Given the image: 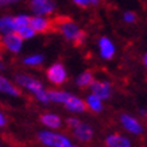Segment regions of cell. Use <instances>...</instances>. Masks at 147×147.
Segmentation results:
<instances>
[{
	"instance_id": "13",
	"label": "cell",
	"mask_w": 147,
	"mask_h": 147,
	"mask_svg": "<svg viewBox=\"0 0 147 147\" xmlns=\"http://www.w3.org/2000/svg\"><path fill=\"white\" fill-rule=\"evenodd\" d=\"M100 51L104 58H111L115 53V47L111 43V40L108 38H101L100 39Z\"/></svg>"
},
{
	"instance_id": "2",
	"label": "cell",
	"mask_w": 147,
	"mask_h": 147,
	"mask_svg": "<svg viewBox=\"0 0 147 147\" xmlns=\"http://www.w3.org/2000/svg\"><path fill=\"white\" fill-rule=\"evenodd\" d=\"M39 140L46 146L50 147H74L70 143V140H67L65 136L58 134H53V132H47V131H42L39 132Z\"/></svg>"
},
{
	"instance_id": "11",
	"label": "cell",
	"mask_w": 147,
	"mask_h": 147,
	"mask_svg": "<svg viewBox=\"0 0 147 147\" xmlns=\"http://www.w3.org/2000/svg\"><path fill=\"white\" fill-rule=\"evenodd\" d=\"M121 121H123L124 127L129 132H132V134H140L142 132V127L138 123V120L134 119V117H131L128 115H123L121 116Z\"/></svg>"
},
{
	"instance_id": "19",
	"label": "cell",
	"mask_w": 147,
	"mask_h": 147,
	"mask_svg": "<svg viewBox=\"0 0 147 147\" xmlns=\"http://www.w3.org/2000/svg\"><path fill=\"white\" fill-rule=\"evenodd\" d=\"M88 107H89L92 111H94V112H100L102 109L101 100L92 94V96H89V97H88Z\"/></svg>"
},
{
	"instance_id": "3",
	"label": "cell",
	"mask_w": 147,
	"mask_h": 147,
	"mask_svg": "<svg viewBox=\"0 0 147 147\" xmlns=\"http://www.w3.org/2000/svg\"><path fill=\"white\" fill-rule=\"evenodd\" d=\"M47 77L54 84H62L65 78H66V71H65V69H63L61 63H54L47 70Z\"/></svg>"
},
{
	"instance_id": "27",
	"label": "cell",
	"mask_w": 147,
	"mask_h": 147,
	"mask_svg": "<svg viewBox=\"0 0 147 147\" xmlns=\"http://www.w3.org/2000/svg\"><path fill=\"white\" fill-rule=\"evenodd\" d=\"M144 63H146V65H147V54H146V55H144Z\"/></svg>"
},
{
	"instance_id": "18",
	"label": "cell",
	"mask_w": 147,
	"mask_h": 147,
	"mask_svg": "<svg viewBox=\"0 0 147 147\" xmlns=\"http://www.w3.org/2000/svg\"><path fill=\"white\" fill-rule=\"evenodd\" d=\"M93 82V74L90 73V71H85L82 73L78 78H77V85L81 86V88H85V86H88Z\"/></svg>"
},
{
	"instance_id": "8",
	"label": "cell",
	"mask_w": 147,
	"mask_h": 147,
	"mask_svg": "<svg viewBox=\"0 0 147 147\" xmlns=\"http://www.w3.org/2000/svg\"><path fill=\"white\" fill-rule=\"evenodd\" d=\"M28 26L31 27L35 32H46L51 28V22H49L47 19L35 16V18H30V24Z\"/></svg>"
},
{
	"instance_id": "10",
	"label": "cell",
	"mask_w": 147,
	"mask_h": 147,
	"mask_svg": "<svg viewBox=\"0 0 147 147\" xmlns=\"http://www.w3.org/2000/svg\"><path fill=\"white\" fill-rule=\"evenodd\" d=\"M105 146L107 147H131L129 140L121 135H109L105 139Z\"/></svg>"
},
{
	"instance_id": "7",
	"label": "cell",
	"mask_w": 147,
	"mask_h": 147,
	"mask_svg": "<svg viewBox=\"0 0 147 147\" xmlns=\"http://www.w3.org/2000/svg\"><path fill=\"white\" fill-rule=\"evenodd\" d=\"M92 90H93V96H96L97 98H108L111 94V89L109 85L107 82H100V81H93L92 82Z\"/></svg>"
},
{
	"instance_id": "9",
	"label": "cell",
	"mask_w": 147,
	"mask_h": 147,
	"mask_svg": "<svg viewBox=\"0 0 147 147\" xmlns=\"http://www.w3.org/2000/svg\"><path fill=\"white\" fill-rule=\"evenodd\" d=\"M73 131H74V134H76L77 138L80 139V140H82V142H88V140H90L92 136H93L92 128H90L89 125L82 124V123H80Z\"/></svg>"
},
{
	"instance_id": "26",
	"label": "cell",
	"mask_w": 147,
	"mask_h": 147,
	"mask_svg": "<svg viewBox=\"0 0 147 147\" xmlns=\"http://www.w3.org/2000/svg\"><path fill=\"white\" fill-rule=\"evenodd\" d=\"M4 124H5V117L0 113V127H3Z\"/></svg>"
},
{
	"instance_id": "21",
	"label": "cell",
	"mask_w": 147,
	"mask_h": 147,
	"mask_svg": "<svg viewBox=\"0 0 147 147\" xmlns=\"http://www.w3.org/2000/svg\"><path fill=\"white\" fill-rule=\"evenodd\" d=\"M16 34H18L22 39H28V38H32L34 36V34H35V31L32 30L30 26H27V27H22V28H18L16 30Z\"/></svg>"
},
{
	"instance_id": "15",
	"label": "cell",
	"mask_w": 147,
	"mask_h": 147,
	"mask_svg": "<svg viewBox=\"0 0 147 147\" xmlns=\"http://www.w3.org/2000/svg\"><path fill=\"white\" fill-rule=\"evenodd\" d=\"M0 90L5 92V93H8V94H12V96H19L20 94V92L7 78H4V77H1V76H0Z\"/></svg>"
},
{
	"instance_id": "20",
	"label": "cell",
	"mask_w": 147,
	"mask_h": 147,
	"mask_svg": "<svg viewBox=\"0 0 147 147\" xmlns=\"http://www.w3.org/2000/svg\"><path fill=\"white\" fill-rule=\"evenodd\" d=\"M13 24L15 28H22V27H27L30 24V18L27 15H18L16 18H13Z\"/></svg>"
},
{
	"instance_id": "29",
	"label": "cell",
	"mask_w": 147,
	"mask_h": 147,
	"mask_svg": "<svg viewBox=\"0 0 147 147\" xmlns=\"http://www.w3.org/2000/svg\"><path fill=\"white\" fill-rule=\"evenodd\" d=\"M0 67H1V63H0Z\"/></svg>"
},
{
	"instance_id": "22",
	"label": "cell",
	"mask_w": 147,
	"mask_h": 147,
	"mask_svg": "<svg viewBox=\"0 0 147 147\" xmlns=\"http://www.w3.org/2000/svg\"><path fill=\"white\" fill-rule=\"evenodd\" d=\"M42 61H43L42 55H31V57H27L24 59V63L26 65H39Z\"/></svg>"
},
{
	"instance_id": "1",
	"label": "cell",
	"mask_w": 147,
	"mask_h": 147,
	"mask_svg": "<svg viewBox=\"0 0 147 147\" xmlns=\"http://www.w3.org/2000/svg\"><path fill=\"white\" fill-rule=\"evenodd\" d=\"M53 26H57L58 30L66 36V39L71 40L76 46H80L85 39V32L81 31L77 27V24L69 18H58L55 20V24L51 23Z\"/></svg>"
},
{
	"instance_id": "28",
	"label": "cell",
	"mask_w": 147,
	"mask_h": 147,
	"mask_svg": "<svg viewBox=\"0 0 147 147\" xmlns=\"http://www.w3.org/2000/svg\"><path fill=\"white\" fill-rule=\"evenodd\" d=\"M0 50H1V40H0Z\"/></svg>"
},
{
	"instance_id": "23",
	"label": "cell",
	"mask_w": 147,
	"mask_h": 147,
	"mask_svg": "<svg viewBox=\"0 0 147 147\" xmlns=\"http://www.w3.org/2000/svg\"><path fill=\"white\" fill-rule=\"evenodd\" d=\"M80 123H81V121L77 120V119H71V117H70V119H67V124H69V127H71L73 129L76 128V127L80 124Z\"/></svg>"
},
{
	"instance_id": "5",
	"label": "cell",
	"mask_w": 147,
	"mask_h": 147,
	"mask_svg": "<svg viewBox=\"0 0 147 147\" xmlns=\"http://www.w3.org/2000/svg\"><path fill=\"white\" fill-rule=\"evenodd\" d=\"M16 81H18L22 86H24V88H27V89H30L35 94H38L39 92L43 90L42 84H40L39 81H36L35 78H31V77H28V76H16Z\"/></svg>"
},
{
	"instance_id": "14",
	"label": "cell",
	"mask_w": 147,
	"mask_h": 147,
	"mask_svg": "<svg viewBox=\"0 0 147 147\" xmlns=\"http://www.w3.org/2000/svg\"><path fill=\"white\" fill-rule=\"evenodd\" d=\"M0 31H3L5 35L16 31L15 24H13V18H11V16H4V18L0 19Z\"/></svg>"
},
{
	"instance_id": "17",
	"label": "cell",
	"mask_w": 147,
	"mask_h": 147,
	"mask_svg": "<svg viewBox=\"0 0 147 147\" xmlns=\"http://www.w3.org/2000/svg\"><path fill=\"white\" fill-rule=\"evenodd\" d=\"M71 94L65 93V92H57V90H50L47 92V97L49 100H53V101L57 102H66V100L70 97Z\"/></svg>"
},
{
	"instance_id": "25",
	"label": "cell",
	"mask_w": 147,
	"mask_h": 147,
	"mask_svg": "<svg viewBox=\"0 0 147 147\" xmlns=\"http://www.w3.org/2000/svg\"><path fill=\"white\" fill-rule=\"evenodd\" d=\"M90 3H92V4H97L96 1H82V0H76V4L81 5V7H86V5H89Z\"/></svg>"
},
{
	"instance_id": "12",
	"label": "cell",
	"mask_w": 147,
	"mask_h": 147,
	"mask_svg": "<svg viewBox=\"0 0 147 147\" xmlns=\"http://www.w3.org/2000/svg\"><path fill=\"white\" fill-rule=\"evenodd\" d=\"M65 105L69 111H73V112H84L86 105L82 100H80L78 97H74V96H70V97L66 100Z\"/></svg>"
},
{
	"instance_id": "4",
	"label": "cell",
	"mask_w": 147,
	"mask_h": 147,
	"mask_svg": "<svg viewBox=\"0 0 147 147\" xmlns=\"http://www.w3.org/2000/svg\"><path fill=\"white\" fill-rule=\"evenodd\" d=\"M22 42L23 39L16 34V32H11L3 38V45L8 50H11L12 53H18L22 49Z\"/></svg>"
},
{
	"instance_id": "24",
	"label": "cell",
	"mask_w": 147,
	"mask_h": 147,
	"mask_svg": "<svg viewBox=\"0 0 147 147\" xmlns=\"http://www.w3.org/2000/svg\"><path fill=\"white\" fill-rule=\"evenodd\" d=\"M135 13L134 12H125L124 13V19H125V22H134L135 20Z\"/></svg>"
},
{
	"instance_id": "16",
	"label": "cell",
	"mask_w": 147,
	"mask_h": 147,
	"mask_svg": "<svg viewBox=\"0 0 147 147\" xmlns=\"http://www.w3.org/2000/svg\"><path fill=\"white\" fill-rule=\"evenodd\" d=\"M40 121L45 125H47V127H51V128H57L61 124L59 117L55 115H42L40 116Z\"/></svg>"
},
{
	"instance_id": "6",
	"label": "cell",
	"mask_w": 147,
	"mask_h": 147,
	"mask_svg": "<svg viewBox=\"0 0 147 147\" xmlns=\"http://www.w3.org/2000/svg\"><path fill=\"white\" fill-rule=\"evenodd\" d=\"M31 9L36 15H47L53 12L54 4L46 0H34L31 1Z\"/></svg>"
}]
</instances>
